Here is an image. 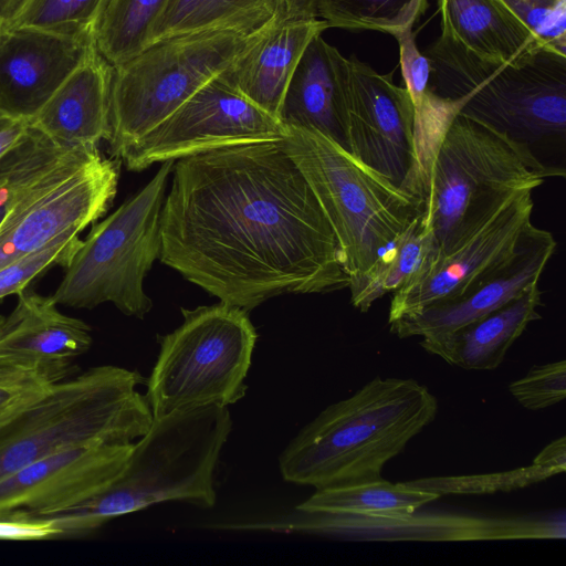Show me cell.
Segmentation results:
<instances>
[{
    "mask_svg": "<svg viewBox=\"0 0 566 566\" xmlns=\"http://www.w3.org/2000/svg\"><path fill=\"white\" fill-rule=\"evenodd\" d=\"M174 165L175 160L163 161L139 192L81 240L51 296L57 305L93 308L111 302L137 318L151 310L144 280L160 255V216Z\"/></svg>",
    "mask_w": 566,
    "mask_h": 566,
    "instance_id": "8fae6325",
    "label": "cell"
},
{
    "mask_svg": "<svg viewBox=\"0 0 566 566\" xmlns=\"http://www.w3.org/2000/svg\"><path fill=\"white\" fill-rule=\"evenodd\" d=\"M167 38L113 66L106 140L115 158L205 84L227 71L273 27Z\"/></svg>",
    "mask_w": 566,
    "mask_h": 566,
    "instance_id": "9c48e42d",
    "label": "cell"
},
{
    "mask_svg": "<svg viewBox=\"0 0 566 566\" xmlns=\"http://www.w3.org/2000/svg\"><path fill=\"white\" fill-rule=\"evenodd\" d=\"M430 88L459 106L458 114L482 123L531 151L557 177L565 168L566 55L542 48L522 64L482 57L448 32L423 52Z\"/></svg>",
    "mask_w": 566,
    "mask_h": 566,
    "instance_id": "7a4b0ae2",
    "label": "cell"
},
{
    "mask_svg": "<svg viewBox=\"0 0 566 566\" xmlns=\"http://www.w3.org/2000/svg\"><path fill=\"white\" fill-rule=\"evenodd\" d=\"M92 345L91 327L63 314L51 296L27 289L0 315V359L31 365L72 363Z\"/></svg>",
    "mask_w": 566,
    "mask_h": 566,
    "instance_id": "7402d4cb",
    "label": "cell"
},
{
    "mask_svg": "<svg viewBox=\"0 0 566 566\" xmlns=\"http://www.w3.org/2000/svg\"><path fill=\"white\" fill-rule=\"evenodd\" d=\"M533 208L532 191H520L451 252L432 254L392 293L388 323L460 295L509 258L532 223Z\"/></svg>",
    "mask_w": 566,
    "mask_h": 566,
    "instance_id": "2e32d148",
    "label": "cell"
},
{
    "mask_svg": "<svg viewBox=\"0 0 566 566\" xmlns=\"http://www.w3.org/2000/svg\"><path fill=\"white\" fill-rule=\"evenodd\" d=\"M277 522L272 530L293 531L348 541H509L564 539V510L545 514L491 516L423 513L407 517H366L306 513Z\"/></svg>",
    "mask_w": 566,
    "mask_h": 566,
    "instance_id": "5bb4252c",
    "label": "cell"
},
{
    "mask_svg": "<svg viewBox=\"0 0 566 566\" xmlns=\"http://www.w3.org/2000/svg\"><path fill=\"white\" fill-rule=\"evenodd\" d=\"M427 8V0H317V15L329 28L379 31L392 36L412 28Z\"/></svg>",
    "mask_w": 566,
    "mask_h": 566,
    "instance_id": "f546056e",
    "label": "cell"
},
{
    "mask_svg": "<svg viewBox=\"0 0 566 566\" xmlns=\"http://www.w3.org/2000/svg\"><path fill=\"white\" fill-rule=\"evenodd\" d=\"M90 42L34 31L4 32L0 41V108L30 118Z\"/></svg>",
    "mask_w": 566,
    "mask_h": 566,
    "instance_id": "d6986e66",
    "label": "cell"
},
{
    "mask_svg": "<svg viewBox=\"0 0 566 566\" xmlns=\"http://www.w3.org/2000/svg\"><path fill=\"white\" fill-rule=\"evenodd\" d=\"M105 0H19L3 21L4 32L34 31L71 40L93 41Z\"/></svg>",
    "mask_w": 566,
    "mask_h": 566,
    "instance_id": "f1b7e54d",
    "label": "cell"
},
{
    "mask_svg": "<svg viewBox=\"0 0 566 566\" xmlns=\"http://www.w3.org/2000/svg\"><path fill=\"white\" fill-rule=\"evenodd\" d=\"M286 135L281 120L242 96L220 74L130 144L119 159L127 169L140 171L155 163L231 145L279 142Z\"/></svg>",
    "mask_w": 566,
    "mask_h": 566,
    "instance_id": "7c38bea8",
    "label": "cell"
},
{
    "mask_svg": "<svg viewBox=\"0 0 566 566\" xmlns=\"http://www.w3.org/2000/svg\"><path fill=\"white\" fill-rule=\"evenodd\" d=\"M138 371L92 367L52 384L0 419V479L85 444L135 442L154 421Z\"/></svg>",
    "mask_w": 566,
    "mask_h": 566,
    "instance_id": "8992f818",
    "label": "cell"
},
{
    "mask_svg": "<svg viewBox=\"0 0 566 566\" xmlns=\"http://www.w3.org/2000/svg\"><path fill=\"white\" fill-rule=\"evenodd\" d=\"M111 65L90 42L75 66L29 118L30 127L70 146L97 148L108 135Z\"/></svg>",
    "mask_w": 566,
    "mask_h": 566,
    "instance_id": "ac0fdd59",
    "label": "cell"
},
{
    "mask_svg": "<svg viewBox=\"0 0 566 566\" xmlns=\"http://www.w3.org/2000/svg\"><path fill=\"white\" fill-rule=\"evenodd\" d=\"M19 0H0V19L6 20L14 10Z\"/></svg>",
    "mask_w": 566,
    "mask_h": 566,
    "instance_id": "f35d334b",
    "label": "cell"
},
{
    "mask_svg": "<svg viewBox=\"0 0 566 566\" xmlns=\"http://www.w3.org/2000/svg\"><path fill=\"white\" fill-rule=\"evenodd\" d=\"M437 413L438 400L427 386L375 377L298 431L279 457L281 475L315 490L378 480Z\"/></svg>",
    "mask_w": 566,
    "mask_h": 566,
    "instance_id": "3957f363",
    "label": "cell"
},
{
    "mask_svg": "<svg viewBox=\"0 0 566 566\" xmlns=\"http://www.w3.org/2000/svg\"><path fill=\"white\" fill-rule=\"evenodd\" d=\"M118 164L30 127L0 160V268L101 218L117 191Z\"/></svg>",
    "mask_w": 566,
    "mask_h": 566,
    "instance_id": "5b68a950",
    "label": "cell"
},
{
    "mask_svg": "<svg viewBox=\"0 0 566 566\" xmlns=\"http://www.w3.org/2000/svg\"><path fill=\"white\" fill-rule=\"evenodd\" d=\"M29 129V118L0 108V160L21 142Z\"/></svg>",
    "mask_w": 566,
    "mask_h": 566,
    "instance_id": "8d00e7d4",
    "label": "cell"
},
{
    "mask_svg": "<svg viewBox=\"0 0 566 566\" xmlns=\"http://www.w3.org/2000/svg\"><path fill=\"white\" fill-rule=\"evenodd\" d=\"M282 142L332 227L349 281L366 272L421 211L420 199L323 134L287 127Z\"/></svg>",
    "mask_w": 566,
    "mask_h": 566,
    "instance_id": "ba28073f",
    "label": "cell"
},
{
    "mask_svg": "<svg viewBox=\"0 0 566 566\" xmlns=\"http://www.w3.org/2000/svg\"><path fill=\"white\" fill-rule=\"evenodd\" d=\"M441 30L475 54L522 64L543 46L500 0H436Z\"/></svg>",
    "mask_w": 566,
    "mask_h": 566,
    "instance_id": "cb8c5ba5",
    "label": "cell"
},
{
    "mask_svg": "<svg viewBox=\"0 0 566 566\" xmlns=\"http://www.w3.org/2000/svg\"><path fill=\"white\" fill-rule=\"evenodd\" d=\"M347 150L398 188L423 200L428 177L420 161L416 115L405 87L355 54L348 57Z\"/></svg>",
    "mask_w": 566,
    "mask_h": 566,
    "instance_id": "4fadbf2b",
    "label": "cell"
},
{
    "mask_svg": "<svg viewBox=\"0 0 566 566\" xmlns=\"http://www.w3.org/2000/svg\"><path fill=\"white\" fill-rule=\"evenodd\" d=\"M564 472L563 469L535 458L532 465L506 472L467 476L424 478L406 483L412 488L436 493L439 496L450 493H492L525 488Z\"/></svg>",
    "mask_w": 566,
    "mask_h": 566,
    "instance_id": "4dcf8cb0",
    "label": "cell"
},
{
    "mask_svg": "<svg viewBox=\"0 0 566 566\" xmlns=\"http://www.w3.org/2000/svg\"><path fill=\"white\" fill-rule=\"evenodd\" d=\"M134 443L69 448L3 476L0 521L30 522L94 496L122 473Z\"/></svg>",
    "mask_w": 566,
    "mask_h": 566,
    "instance_id": "9a60e30c",
    "label": "cell"
},
{
    "mask_svg": "<svg viewBox=\"0 0 566 566\" xmlns=\"http://www.w3.org/2000/svg\"><path fill=\"white\" fill-rule=\"evenodd\" d=\"M539 282L485 316L453 332L423 337L419 343L428 353L464 369L492 370L503 361L509 348L527 325L541 319Z\"/></svg>",
    "mask_w": 566,
    "mask_h": 566,
    "instance_id": "603a6c76",
    "label": "cell"
},
{
    "mask_svg": "<svg viewBox=\"0 0 566 566\" xmlns=\"http://www.w3.org/2000/svg\"><path fill=\"white\" fill-rule=\"evenodd\" d=\"M399 45L401 74L416 117L424 114L432 104L434 93L430 88L431 70L427 56L416 43L412 28H406L394 35Z\"/></svg>",
    "mask_w": 566,
    "mask_h": 566,
    "instance_id": "d590c367",
    "label": "cell"
},
{
    "mask_svg": "<svg viewBox=\"0 0 566 566\" xmlns=\"http://www.w3.org/2000/svg\"><path fill=\"white\" fill-rule=\"evenodd\" d=\"M275 3L280 20L318 18L317 0H275Z\"/></svg>",
    "mask_w": 566,
    "mask_h": 566,
    "instance_id": "74e56055",
    "label": "cell"
},
{
    "mask_svg": "<svg viewBox=\"0 0 566 566\" xmlns=\"http://www.w3.org/2000/svg\"><path fill=\"white\" fill-rule=\"evenodd\" d=\"M168 0H105L93 32L97 51L113 66L145 49Z\"/></svg>",
    "mask_w": 566,
    "mask_h": 566,
    "instance_id": "83f0119b",
    "label": "cell"
},
{
    "mask_svg": "<svg viewBox=\"0 0 566 566\" xmlns=\"http://www.w3.org/2000/svg\"><path fill=\"white\" fill-rule=\"evenodd\" d=\"M2 24H3V20L0 19V41H1V38L4 33L3 29H2Z\"/></svg>",
    "mask_w": 566,
    "mask_h": 566,
    "instance_id": "60d3db41",
    "label": "cell"
},
{
    "mask_svg": "<svg viewBox=\"0 0 566 566\" xmlns=\"http://www.w3.org/2000/svg\"><path fill=\"white\" fill-rule=\"evenodd\" d=\"M553 234L530 223L515 251L460 295L389 323L399 338L453 332L524 293L541 275L556 249Z\"/></svg>",
    "mask_w": 566,
    "mask_h": 566,
    "instance_id": "e0dca14e",
    "label": "cell"
},
{
    "mask_svg": "<svg viewBox=\"0 0 566 566\" xmlns=\"http://www.w3.org/2000/svg\"><path fill=\"white\" fill-rule=\"evenodd\" d=\"M557 177L531 151L457 114L434 151L422 208L436 254L463 243L507 200Z\"/></svg>",
    "mask_w": 566,
    "mask_h": 566,
    "instance_id": "52a82bcc",
    "label": "cell"
},
{
    "mask_svg": "<svg viewBox=\"0 0 566 566\" xmlns=\"http://www.w3.org/2000/svg\"><path fill=\"white\" fill-rule=\"evenodd\" d=\"M73 374L72 363L31 365L0 359V419Z\"/></svg>",
    "mask_w": 566,
    "mask_h": 566,
    "instance_id": "1f68e13d",
    "label": "cell"
},
{
    "mask_svg": "<svg viewBox=\"0 0 566 566\" xmlns=\"http://www.w3.org/2000/svg\"><path fill=\"white\" fill-rule=\"evenodd\" d=\"M160 234L163 263L245 311L349 285L332 227L282 140L178 159Z\"/></svg>",
    "mask_w": 566,
    "mask_h": 566,
    "instance_id": "6da1fadb",
    "label": "cell"
},
{
    "mask_svg": "<svg viewBox=\"0 0 566 566\" xmlns=\"http://www.w3.org/2000/svg\"><path fill=\"white\" fill-rule=\"evenodd\" d=\"M512 396L528 410L552 407L566 397V360L534 365L509 385Z\"/></svg>",
    "mask_w": 566,
    "mask_h": 566,
    "instance_id": "e575fe53",
    "label": "cell"
},
{
    "mask_svg": "<svg viewBox=\"0 0 566 566\" xmlns=\"http://www.w3.org/2000/svg\"><path fill=\"white\" fill-rule=\"evenodd\" d=\"M436 252L421 210L366 272L349 281L352 305L368 312L378 298L403 286Z\"/></svg>",
    "mask_w": 566,
    "mask_h": 566,
    "instance_id": "484cf974",
    "label": "cell"
},
{
    "mask_svg": "<svg viewBox=\"0 0 566 566\" xmlns=\"http://www.w3.org/2000/svg\"><path fill=\"white\" fill-rule=\"evenodd\" d=\"M78 233L67 231L42 249L0 268V298L24 291L33 279L52 266L65 269L81 243Z\"/></svg>",
    "mask_w": 566,
    "mask_h": 566,
    "instance_id": "d6a6232c",
    "label": "cell"
},
{
    "mask_svg": "<svg viewBox=\"0 0 566 566\" xmlns=\"http://www.w3.org/2000/svg\"><path fill=\"white\" fill-rule=\"evenodd\" d=\"M275 17V0H168L147 45L182 34L251 31Z\"/></svg>",
    "mask_w": 566,
    "mask_h": 566,
    "instance_id": "d4e9b609",
    "label": "cell"
},
{
    "mask_svg": "<svg viewBox=\"0 0 566 566\" xmlns=\"http://www.w3.org/2000/svg\"><path fill=\"white\" fill-rule=\"evenodd\" d=\"M328 24L277 19L269 32L221 75L242 96L280 120L285 92L310 42Z\"/></svg>",
    "mask_w": 566,
    "mask_h": 566,
    "instance_id": "44dd1931",
    "label": "cell"
},
{
    "mask_svg": "<svg viewBox=\"0 0 566 566\" xmlns=\"http://www.w3.org/2000/svg\"><path fill=\"white\" fill-rule=\"evenodd\" d=\"M184 322L158 336L147 379L153 418L175 411L228 407L245 396L256 332L248 311L223 302L181 308Z\"/></svg>",
    "mask_w": 566,
    "mask_h": 566,
    "instance_id": "30bf717a",
    "label": "cell"
},
{
    "mask_svg": "<svg viewBox=\"0 0 566 566\" xmlns=\"http://www.w3.org/2000/svg\"><path fill=\"white\" fill-rule=\"evenodd\" d=\"M438 494L419 490L406 482L391 483L382 478L344 486L316 489L296 511L366 517H407Z\"/></svg>",
    "mask_w": 566,
    "mask_h": 566,
    "instance_id": "4316f807",
    "label": "cell"
},
{
    "mask_svg": "<svg viewBox=\"0 0 566 566\" xmlns=\"http://www.w3.org/2000/svg\"><path fill=\"white\" fill-rule=\"evenodd\" d=\"M348 57L316 35L304 51L282 103L286 127L316 130L347 150Z\"/></svg>",
    "mask_w": 566,
    "mask_h": 566,
    "instance_id": "ffe728a7",
    "label": "cell"
},
{
    "mask_svg": "<svg viewBox=\"0 0 566 566\" xmlns=\"http://www.w3.org/2000/svg\"><path fill=\"white\" fill-rule=\"evenodd\" d=\"M232 430L228 407L175 411L154 419L135 441L122 473L86 501L33 520L48 522L57 536L93 532L113 517L176 501L211 509L216 470Z\"/></svg>",
    "mask_w": 566,
    "mask_h": 566,
    "instance_id": "277c9868",
    "label": "cell"
},
{
    "mask_svg": "<svg viewBox=\"0 0 566 566\" xmlns=\"http://www.w3.org/2000/svg\"><path fill=\"white\" fill-rule=\"evenodd\" d=\"M6 211H7V207L4 205L0 203V222L3 219Z\"/></svg>",
    "mask_w": 566,
    "mask_h": 566,
    "instance_id": "ab89813d",
    "label": "cell"
},
{
    "mask_svg": "<svg viewBox=\"0 0 566 566\" xmlns=\"http://www.w3.org/2000/svg\"><path fill=\"white\" fill-rule=\"evenodd\" d=\"M543 48L566 55V0H500Z\"/></svg>",
    "mask_w": 566,
    "mask_h": 566,
    "instance_id": "836d02e7",
    "label": "cell"
}]
</instances>
